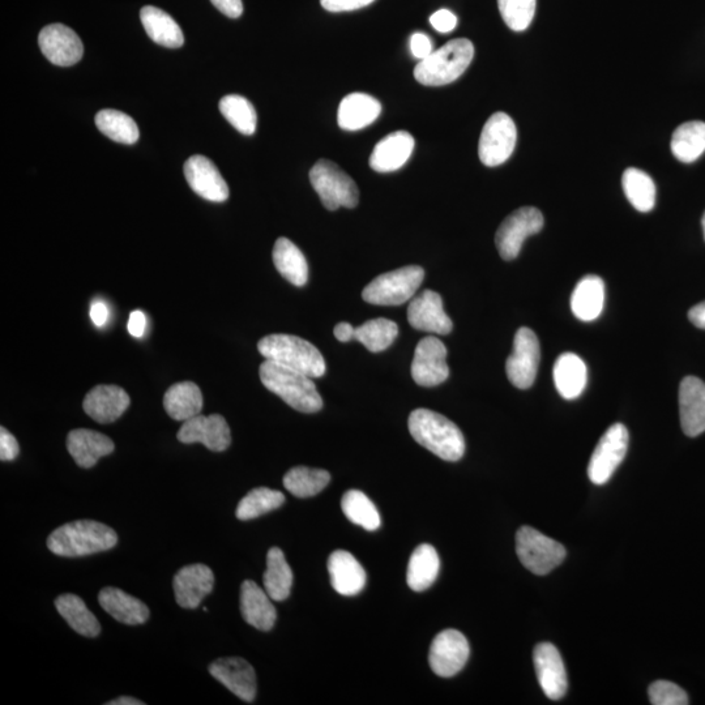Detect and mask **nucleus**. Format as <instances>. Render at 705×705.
<instances>
[{
    "mask_svg": "<svg viewBox=\"0 0 705 705\" xmlns=\"http://www.w3.org/2000/svg\"><path fill=\"white\" fill-rule=\"evenodd\" d=\"M410 435L442 460L459 461L465 454L463 433L454 422L429 409H416L408 421Z\"/></svg>",
    "mask_w": 705,
    "mask_h": 705,
    "instance_id": "1",
    "label": "nucleus"
},
{
    "mask_svg": "<svg viewBox=\"0 0 705 705\" xmlns=\"http://www.w3.org/2000/svg\"><path fill=\"white\" fill-rule=\"evenodd\" d=\"M117 542V533L108 525L80 520L55 529L47 538V548L59 557L76 558L108 551Z\"/></svg>",
    "mask_w": 705,
    "mask_h": 705,
    "instance_id": "2",
    "label": "nucleus"
},
{
    "mask_svg": "<svg viewBox=\"0 0 705 705\" xmlns=\"http://www.w3.org/2000/svg\"><path fill=\"white\" fill-rule=\"evenodd\" d=\"M259 375L268 391L298 412L316 413L323 408L322 396L310 376L269 360L260 365Z\"/></svg>",
    "mask_w": 705,
    "mask_h": 705,
    "instance_id": "3",
    "label": "nucleus"
},
{
    "mask_svg": "<svg viewBox=\"0 0 705 705\" xmlns=\"http://www.w3.org/2000/svg\"><path fill=\"white\" fill-rule=\"evenodd\" d=\"M258 350L266 360L299 371L310 378H320L326 374V361L322 353L301 337L284 333L269 335L259 341Z\"/></svg>",
    "mask_w": 705,
    "mask_h": 705,
    "instance_id": "4",
    "label": "nucleus"
},
{
    "mask_svg": "<svg viewBox=\"0 0 705 705\" xmlns=\"http://www.w3.org/2000/svg\"><path fill=\"white\" fill-rule=\"evenodd\" d=\"M474 57V46L467 38H456L434 50L414 68V78L426 87L454 83L467 71Z\"/></svg>",
    "mask_w": 705,
    "mask_h": 705,
    "instance_id": "5",
    "label": "nucleus"
},
{
    "mask_svg": "<svg viewBox=\"0 0 705 705\" xmlns=\"http://www.w3.org/2000/svg\"><path fill=\"white\" fill-rule=\"evenodd\" d=\"M310 181L328 211H336L341 207L356 208L360 202V191L356 182L335 162H316L310 172Z\"/></svg>",
    "mask_w": 705,
    "mask_h": 705,
    "instance_id": "6",
    "label": "nucleus"
},
{
    "mask_svg": "<svg viewBox=\"0 0 705 705\" xmlns=\"http://www.w3.org/2000/svg\"><path fill=\"white\" fill-rule=\"evenodd\" d=\"M425 279V271L408 266L376 277L363 289L362 298L371 305L400 306L410 301Z\"/></svg>",
    "mask_w": 705,
    "mask_h": 705,
    "instance_id": "7",
    "label": "nucleus"
},
{
    "mask_svg": "<svg viewBox=\"0 0 705 705\" xmlns=\"http://www.w3.org/2000/svg\"><path fill=\"white\" fill-rule=\"evenodd\" d=\"M516 553L521 564L536 575H548L566 558L563 545L532 527L517 532Z\"/></svg>",
    "mask_w": 705,
    "mask_h": 705,
    "instance_id": "8",
    "label": "nucleus"
},
{
    "mask_svg": "<svg viewBox=\"0 0 705 705\" xmlns=\"http://www.w3.org/2000/svg\"><path fill=\"white\" fill-rule=\"evenodd\" d=\"M517 130L515 122L506 113L491 115L482 130L478 156L482 164L494 168L504 164L515 151Z\"/></svg>",
    "mask_w": 705,
    "mask_h": 705,
    "instance_id": "9",
    "label": "nucleus"
},
{
    "mask_svg": "<svg viewBox=\"0 0 705 705\" xmlns=\"http://www.w3.org/2000/svg\"><path fill=\"white\" fill-rule=\"evenodd\" d=\"M628 448V430L622 423H615L598 442L589 461V480L604 485L625 459Z\"/></svg>",
    "mask_w": 705,
    "mask_h": 705,
    "instance_id": "10",
    "label": "nucleus"
},
{
    "mask_svg": "<svg viewBox=\"0 0 705 705\" xmlns=\"http://www.w3.org/2000/svg\"><path fill=\"white\" fill-rule=\"evenodd\" d=\"M544 216L534 207H523L511 213L499 226L495 243L504 260H514L520 254L525 239L540 233Z\"/></svg>",
    "mask_w": 705,
    "mask_h": 705,
    "instance_id": "11",
    "label": "nucleus"
},
{
    "mask_svg": "<svg viewBox=\"0 0 705 705\" xmlns=\"http://www.w3.org/2000/svg\"><path fill=\"white\" fill-rule=\"evenodd\" d=\"M540 360V341L536 333L529 328H520L515 335L514 350L506 363L508 379L520 390H528L536 380Z\"/></svg>",
    "mask_w": 705,
    "mask_h": 705,
    "instance_id": "12",
    "label": "nucleus"
},
{
    "mask_svg": "<svg viewBox=\"0 0 705 705\" xmlns=\"http://www.w3.org/2000/svg\"><path fill=\"white\" fill-rule=\"evenodd\" d=\"M469 655L468 640L460 631H442L435 636L433 643H431L430 668L439 677L451 678L464 669Z\"/></svg>",
    "mask_w": 705,
    "mask_h": 705,
    "instance_id": "13",
    "label": "nucleus"
},
{
    "mask_svg": "<svg viewBox=\"0 0 705 705\" xmlns=\"http://www.w3.org/2000/svg\"><path fill=\"white\" fill-rule=\"evenodd\" d=\"M450 376L447 348L437 337L427 336L418 343L412 362V378L418 386L435 387Z\"/></svg>",
    "mask_w": 705,
    "mask_h": 705,
    "instance_id": "14",
    "label": "nucleus"
},
{
    "mask_svg": "<svg viewBox=\"0 0 705 705\" xmlns=\"http://www.w3.org/2000/svg\"><path fill=\"white\" fill-rule=\"evenodd\" d=\"M38 44L47 61L55 66H74L83 58V42L78 34L63 24L47 25L38 37Z\"/></svg>",
    "mask_w": 705,
    "mask_h": 705,
    "instance_id": "15",
    "label": "nucleus"
},
{
    "mask_svg": "<svg viewBox=\"0 0 705 705\" xmlns=\"http://www.w3.org/2000/svg\"><path fill=\"white\" fill-rule=\"evenodd\" d=\"M177 438L179 442L185 444L202 443L208 450L215 452L228 450L232 443L228 422L220 414H212V416L199 414L183 422Z\"/></svg>",
    "mask_w": 705,
    "mask_h": 705,
    "instance_id": "16",
    "label": "nucleus"
},
{
    "mask_svg": "<svg viewBox=\"0 0 705 705\" xmlns=\"http://www.w3.org/2000/svg\"><path fill=\"white\" fill-rule=\"evenodd\" d=\"M215 587V574L205 564H190L174 576L175 601L183 609H196Z\"/></svg>",
    "mask_w": 705,
    "mask_h": 705,
    "instance_id": "17",
    "label": "nucleus"
},
{
    "mask_svg": "<svg viewBox=\"0 0 705 705\" xmlns=\"http://www.w3.org/2000/svg\"><path fill=\"white\" fill-rule=\"evenodd\" d=\"M209 673L243 702H254L258 685L250 662L241 657L219 658L209 666Z\"/></svg>",
    "mask_w": 705,
    "mask_h": 705,
    "instance_id": "18",
    "label": "nucleus"
},
{
    "mask_svg": "<svg viewBox=\"0 0 705 705\" xmlns=\"http://www.w3.org/2000/svg\"><path fill=\"white\" fill-rule=\"evenodd\" d=\"M408 320L414 329L435 335H448L454 328L450 316L444 311L442 297L429 289L410 302Z\"/></svg>",
    "mask_w": 705,
    "mask_h": 705,
    "instance_id": "19",
    "label": "nucleus"
},
{
    "mask_svg": "<svg viewBox=\"0 0 705 705\" xmlns=\"http://www.w3.org/2000/svg\"><path fill=\"white\" fill-rule=\"evenodd\" d=\"M534 669L542 691L551 700L562 699L568 689L567 673L561 653L550 643L534 648Z\"/></svg>",
    "mask_w": 705,
    "mask_h": 705,
    "instance_id": "20",
    "label": "nucleus"
},
{
    "mask_svg": "<svg viewBox=\"0 0 705 705\" xmlns=\"http://www.w3.org/2000/svg\"><path fill=\"white\" fill-rule=\"evenodd\" d=\"M188 185L209 202L224 203L229 198V187L219 169L209 158L192 156L185 164Z\"/></svg>",
    "mask_w": 705,
    "mask_h": 705,
    "instance_id": "21",
    "label": "nucleus"
},
{
    "mask_svg": "<svg viewBox=\"0 0 705 705\" xmlns=\"http://www.w3.org/2000/svg\"><path fill=\"white\" fill-rule=\"evenodd\" d=\"M679 413L683 433L699 437L705 431V383L695 376H687L679 387Z\"/></svg>",
    "mask_w": 705,
    "mask_h": 705,
    "instance_id": "22",
    "label": "nucleus"
},
{
    "mask_svg": "<svg viewBox=\"0 0 705 705\" xmlns=\"http://www.w3.org/2000/svg\"><path fill=\"white\" fill-rule=\"evenodd\" d=\"M130 403V396L123 388L101 384L88 392L83 408L92 420L98 423H111L121 418L130 407Z\"/></svg>",
    "mask_w": 705,
    "mask_h": 705,
    "instance_id": "23",
    "label": "nucleus"
},
{
    "mask_svg": "<svg viewBox=\"0 0 705 705\" xmlns=\"http://www.w3.org/2000/svg\"><path fill=\"white\" fill-rule=\"evenodd\" d=\"M416 141L407 131H396L375 145L370 168L378 173H392L403 168L412 156Z\"/></svg>",
    "mask_w": 705,
    "mask_h": 705,
    "instance_id": "24",
    "label": "nucleus"
},
{
    "mask_svg": "<svg viewBox=\"0 0 705 705\" xmlns=\"http://www.w3.org/2000/svg\"><path fill=\"white\" fill-rule=\"evenodd\" d=\"M328 572L333 589L343 596H356L366 584V572L353 554L333 551L328 558Z\"/></svg>",
    "mask_w": 705,
    "mask_h": 705,
    "instance_id": "25",
    "label": "nucleus"
},
{
    "mask_svg": "<svg viewBox=\"0 0 705 705\" xmlns=\"http://www.w3.org/2000/svg\"><path fill=\"white\" fill-rule=\"evenodd\" d=\"M242 617L249 625L260 631L272 630L277 619V611L266 589L260 588L255 581H243L241 587Z\"/></svg>",
    "mask_w": 705,
    "mask_h": 705,
    "instance_id": "26",
    "label": "nucleus"
},
{
    "mask_svg": "<svg viewBox=\"0 0 705 705\" xmlns=\"http://www.w3.org/2000/svg\"><path fill=\"white\" fill-rule=\"evenodd\" d=\"M114 442L97 431L72 430L67 437V450L80 468L91 469L101 457L113 454Z\"/></svg>",
    "mask_w": 705,
    "mask_h": 705,
    "instance_id": "27",
    "label": "nucleus"
},
{
    "mask_svg": "<svg viewBox=\"0 0 705 705\" xmlns=\"http://www.w3.org/2000/svg\"><path fill=\"white\" fill-rule=\"evenodd\" d=\"M98 602L110 617L123 625L138 626L148 621V606L121 589L113 587L102 589L98 595Z\"/></svg>",
    "mask_w": 705,
    "mask_h": 705,
    "instance_id": "28",
    "label": "nucleus"
},
{
    "mask_svg": "<svg viewBox=\"0 0 705 705\" xmlns=\"http://www.w3.org/2000/svg\"><path fill=\"white\" fill-rule=\"evenodd\" d=\"M382 113V105L366 93L346 96L337 111V123L345 131H358L369 127Z\"/></svg>",
    "mask_w": 705,
    "mask_h": 705,
    "instance_id": "29",
    "label": "nucleus"
},
{
    "mask_svg": "<svg viewBox=\"0 0 705 705\" xmlns=\"http://www.w3.org/2000/svg\"><path fill=\"white\" fill-rule=\"evenodd\" d=\"M554 383L559 395L566 400H575L587 387V365L575 353H564L555 362Z\"/></svg>",
    "mask_w": 705,
    "mask_h": 705,
    "instance_id": "30",
    "label": "nucleus"
},
{
    "mask_svg": "<svg viewBox=\"0 0 705 705\" xmlns=\"http://www.w3.org/2000/svg\"><path fill=\"white\" fill-rule=\"evenodd\" d=\"M605 305V284L601 277L585 276L578 282L571 297L572 313L583 322H593Z\"/></svg>",
    "mask_w": 705,
    "mask_h": 705,
    "instance_id": "31",
    "label": "nucleus"
},
{
    "mask_svg": "<svg viewBox=\"0 0 705 705\" xmlns=\"http://www.w3.org/2000/svg\"><path fill=\"white\" fill-rule=\"evenodd\" d=\"M203 393L192 382L173 384L165 393L164 408L175 421L186 422L202 413Z\"/></svg>",
    "mask_w": 705,
    "mask_h": 705,
    "instance_id": "32",
    "label": "nucleus"
},
{
    "mask_svg": "<svg viewBox=\"0 0 705 705\" xmlns=\"http://www.w3.org/2000/svg\"><path fill=\"white\" fill-rule=\"evenodd\" d=\"M140 20L144 25L145 32L156 44L169 47V49H178L185 44V36H183L177 21L160 8L144 7L140 11Z\"/></svg>",
    "mask_w": 705,
    "mask_h": 705,
    "instance_id": "33",
    "label": "nucleus"
},
{
    "mask_svg": "<svg viewBox=\"0 0 705 705\" xmlns=\"http://www.w3.org/2000/svg\"><path fill=\"white\" fill-rule=\"evenodd\" d=\"M273 263L280 275L294 286H305L309 280V264L303 252L288 238H279L273 247Z\"/></svg>",
    "mask_w": 705,
    "mask_h": 705,
    "instance_id": "34",
    "label": "nucleus"
},
{
    "mask_svg": "<svg viewBox=\"0 0 705 705\" xmlns=\"http://www.w3.org/2000/svg\"><path fill=\"white\" fill-rule=\"evenodd\" d=\"M440 559L437 550L429 544H422L413 551L408 564L407 581L410 589L423 592L429 589L438 578Z\"/></svg>",
    "mask_w": 705,
    "mask_h": 705,
    "instance_id": "35",
    "label": "nucleus"
},
{
    "mask_svg": "<svg viewBox=\"0 0 705 705\" xmlns=\"http://www.w3.org/2000/svg\"><path fill=\"white\" fill-rule=\"evenodd\" d=\"M55 608L62 615L64 621L78 634L87 636V638H96L100 635V622L79 596L71 595V593L59 596L55 600Z\"/></svg>",
    "mask_w": 705,
    "mask_h": 705,
    "instance_id": "36",
    "label": "nucleus"
},
{
    "mask_svg": "<svg viewBox=\"0 0 705 705\" xmlns=\"http://www.w3.org/2000/svg\"><path fill=\"white\" fill-rule=\"evenodd\" d=\"M264 589L273 601H284L289 597L293 585V572L280 548H272L267 554V571L264 574Z\"/></svg>",
    "mask_w": 705,
    "mask_h": 705,
    "instance_id": "37",
    "label": "nucleus"
},
{
    "mask_svg": "<svg viewBox=\"0 0 705 705\" xmlns=\"http://www.w3.org/2000/svg\"><path fill=\"white\" fill-rule=\"evenodd\" d=\"M672 152L685 164L698 160L705 152V123L692 121L679 126L673 134Z\"/></svg>",
    "mask_w": 705,
    "mask_h": 705,
    "instance_id": "38",
    "label": "nucleus"
},
{
    "mask_svg": "<svg viewBox=\"0 0 705 705\" xmlns=\"http://www.w3.org/2000/svg\"><path fill=\"white\" fill-rule=\"evenodd\" d=\"M623 191L628 202L639 212H651L656 204V185L643 170L630 168L623 173Z\"/></svg>",
    "mask_w": 705,
    "mask_h": 705,
    "instance_id": "39",
    "label": "nucleus"
},
{
    "mask_svg": "<svg viewBox=\"0 0 705 705\" xmlns=\"http://www.w3.org/2000/svg\"><path fill=\"white\" fill-rule=\"evenodd\" d=\"M331 482V474L324 469L296 467L284 477L285 489L297 498H310L323 491Z\"/></svg>",
    "mask_w": 705,
    "mask_h": 705,
    "instance_id": "40",
    "label": "nucleus"
},
{
    "mask_svg": "<svg viewBox=\"0 0 705 705\" xmlns=\"http://www.w3.org/2000/svg\"><path fill=\"white\" fill-rule=\"evenodd\" d=\"M96 126L109 139L121 144H135L139 140V127L134 119L122 111L101 110L96 115Z\"/></svg>",
    "mask_w": 705,
    "mask_h": 705,
    "instance_id": "41",
    "label": "nucleus"
},
{
    "mask_svg": "<svg viewBox=\"0 0 705 705\" xmlns=\"http://www.w3.org/2000/svg\"><path fill=\"white\" fill-rule=\"evenodd\" d=\"M341 508H343L345 516L353 524L360 525L366 531L374 532L382 524L378 508L360 490L346 491L343 499H341Z\"/></svg>",
    "mask_w": 705,
    "mask_h": 705,
    "instance_id": "42",
    "label": "nucleus"
},
{
    "mask_svg": "<svg viewBox=\"0 0 705 705\" xmlns=\"http://www.w3.org/2000/svg\"><path fill=\"white\" fill-rule=\"evenodd\" d=\"M284 502L285 495L281 491L268 489V487H258V489L251 490L239 502L235 515L242 521L256 519V517L277 510Z\"/></svg>",
    "mask_w": 705,
    "mask_h": 705,
    "instance_id": "43",
    "label": "nucleus"
},
{
    "mask_svg": "<svg viewBox=\"0 0 705 705\" xmlns=\"http://www.w3.org/2000/svg\"><path fill=\"white\" fill-rule=\"evenodd\" d=\"M220 111L226 121L243 135H252L258 126L254 105L238 94H229L220 101Z\"/></svg>",
    "mask_w": 705,
    "mask_h": 705,
    "instance_id": "44",
    "label": "nucleus"
},
{
    "mask_svg": "<svg viewBox=\"0 0 705 705\" xmlns=\"http://www.w3.org/2000/svg\"><path fill=\"white\" fill-rule=\"evenodd\" d=\"M399 335V327L388 319H373L356 328L354 340L360 341L367 350L373 353L383 352L390 348Z\"/></svg>",
    "mask_w": 705,
    "mask_h": 705,
    "instance_id": "45",
    "label": "nucleus"
},
{
    "mask_svg": "<svg viewBox=\"0 0 705 705\" xmlns=\"http://www.w3.org/2000/svg\"><path fill=\"white\" fill-rule=\"evenodd\" d=\"M536 4L537 0H498L504 23L515 32L528 29L536 14Z\"/></svg>",
    "mask_w": 705,
    "mask_h": 705,
    "instance_id": "46",
    "label": "nucleus"
},
{
    "mask_svg": "<svg viewBox=\"0 0 705 705\" xmlns=\"http://www.w3.org/2000/svg\"><path fill=\"white\" fill-rule=\"evenodd\" d=\"M648 694L653 705H687L690 703L686 691L669 681L652 683Z\"/></svg>",
    "mask_w": 705,
    "mask_h": 705,
    "instance_id": "47",
    "label": "nucleus"
},
{
    "mask_svg": "<svg viewBox=\"0 0 705 705\" xmlns=\"http://www.w3.org/2000/svg\"><path fill=\"white\" fill-rule=\"evenodd\" d=\"M19 452V443H17L14 435H12L6 427H2V429H0V460H15L16 457L19 456Z\"/></svg>",
    "mask_w": 705,
    "mask_h": 705,
    "instance_id": "48",
    "label": "nucleus"
},
{
    "mask_svg": "<svg viewBox=\"0 0 705 705\" xmlns=\"http://www.w3.org/2000/svg\"><path fill=\"white\" fill-rule=\"evenodd\" d=\"M375 0H320L324 10L329 12H349L370 6Z\"/></svg>",
    "mask_w": 705,
    "mask_h": 705,
    "instance_id": "49",
    "label": "nucleus"
},
{
    "mask_svg": "<svg viewBox=\"0 0 705 705\" xmlns=\"http://www.w3.org/2000/svg\"><path fill=\"white\" fill-rule=\"evenodd\" d=\"M430 24L439 33H450L457 25V17L450 10H439L430 17Z\"/></svg>",
    "mask_w": 705,
    "mask_h": 705,
    "instance_id": "50",
    "label": "nucleus"
},
{
    "mask_svg": "<svg viewBox=\"0 0 705 705\" xmlns=\"http://www.w3.org/2000/svg\"><path fill=\"white\" fill-rule=\"evenodd\" d=\"M410 51L417 59L423 61L433 53V42L423 33H414L410 38Z\"/></svg>",
    "mask_w": 705,
    "mask_h": 705,
    "instance_id": "51",
    "label": "nucleus"
},
{
    "mask_svg": "<svg viewBox=\"0 0 705 705\" xmlns=\"http://www.w3.org/2000/svg\"><path fill=\"white\" fill-rule=\"evenodd\" d=\"M213 6L230 19H238L243 14L242 0H211Z\"/></svg>",
    "mask_w": 705,
    "mask_h": 705,
    "instance_id": "52",
    "label": "nucleus"
},
{
    "mask_svg": "<svg viewBox=\"0 0 705 705\" xmlns=\"http://www.w3.org/2000/svg\"><path fill=\"white\" fill-rule=\"evenodd\" d=\"M145 327H147V318H145L143 311H134L130 315V319H128L127 328L130 335L140 339V337L144 336Z\"/></svg>",
    "mask_w": 705,
    "mask_h": 705,
    "instance_id": "53",
    "label": "nucleus"
},
{
    "mask_svg": "<svg viewBox=\"0 0 705 705\" xmlns=\"http://www.w3.org/2000/svg\"><path fill=\"white\" fill-rule=\"evenodd\" d=\"M91 318L92 322L96 324L97 327H104L109 319V309L104 302H94L91 307Z\"/></svg>",
    "mask_w": 705,
    "mask_h": 705,
    "instance_id": "54",
    "label": "nucleus"
},
{
    "mask_svg": "<svg viewBox=\"0 0 705 705\" xmlns=\"http://www.w3.org/2000/svg\"><path fill=\"white\" fill-rule=\"evenodd\" d=\"M333 333H335L336 339L341 341V343H349L356 337V328L352 324L343 322L337 324Z\"/></svg>",
    "mask_w": 705,
    "mask_h": 705,
    "instance_id": "55",
    "label": "nucleus"
},
{
    "mask_svg": "<svg viewBox=\"0 0 705 705\" xmlns=\"http://www.w3.org/2000/svg\"><path fill=\"white\" fill-rule=\"evenodd\" d=\"M689 319L695 327L705 329V301L692 307L689 311Z\"/></svg>",
    "mask_w": 705,
    "mask_h": 705,
    "instance_id": "56",
    "label": "nucleus"
},
{
    "mask_svg": "<svg viewBox=\"0 0 705 705\" xmlns=\"http://www.w3.org/2000/svg\"><path fill=\"white\" fill-rule=\"evenodd\" d=\"M106 705H144V703L141 700L130 698V696H122V698L111 700Z\"/></svg>",
    "mask_w": 705,
    "mask_h": 705,
    "instance_id": "57",
    "label": "nucleus"
},
{
    "mask_svg": "<svg viewBox=\"0 0 705 705\" xmlns=\"http://www.w3.org/2000/svg\"><path fill=\"white\" fill-rule=\"evenodd\" d=\"M702 225H703V232H704V238H705V213L703 216Z\"/></svg>",
    "mask_w": 705,
    "mask_h": 705,
    "instance_id": "58",
    "label": "nucleus"
}]
</instances>
